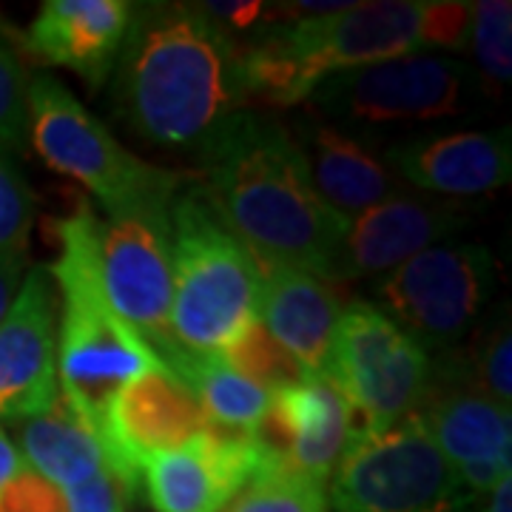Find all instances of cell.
<instances>
[{
  "instance_id": "33",
  "label": "cell",
  "mask_w": 512,
  "mask_h": 512,
  "mask_svg": "<svg viewBox=\"0 0 512 512\" xmlns=\"http://www.w3.org/2000/svg\"><path fill=\"white\" fill-rule=\"evenodd\" d=\"M23 276H26V256H0V322L12 308Z\"/></svg>"
},
{
  "instance_id": "7",
  "label": "cell",
  "mask_w": 512,
  "mask_h": 512,
  "mask_svg": "<svg viewBox=\"0 0 512 512\" xmlns=\"http://www.w3.org/2000/svg\"><path fill=\"white\" fill-rule=\"evenodd\" d=\"M328 379L373 436L413 416L433 390L430 350L373 302H350L333 333Z\"/></svg>"
},
{
  "instance_id": "31",
  "label": "cell",
  "mask_w": 512,
  "mask_h": 512,
  "mask_svg": "<svg viewBox=\"0 0 512 512\" xmlns=\"http://www.w3.org/2000/svg\"><path fill=\"white\" fill-rule=\"evenodd\" d=\"M0 512H66V498L26 467L0 490Z\"/></svg>"
},
{
  "instance_id": "1",
  "label": "cell",
  "mask_w": 512,
  "mask_h": 512,
  "mask_svg": "<svg viewBox=\"0 0 512 512\" xmlns=\"http://www.w3.org/2000/svg\"><path fill=\"white\" fill-rule=\"evenodd\" d=\"M248 103L239 35L222 29L200 3L131 6L114 66V109L134 134L197 154Z\"/></svg>"
},
{
  "instance_id": "10",
  "label": "cell",
  "mask_w": 512,
  "mask_h": 512,
  "mask_svg": "<svg viewBox=\"0 0 512 512\" xmlns=\"http://www.w3.org/2000/svg\"><path fill=\"white\" fill-rule=\"evenodd\" d=\"M495 282V259L484 245L447 239L373 279L370 291L379 311L430 350L450 348L476 328Z\"/></svg>"
},
{
  "instance_id": "35",
  "label": "cell",
  "mask_w": 512,
  "mask_h": 512,
  "mask_svg": "<svg viewBox=\"0 0 512 512\" xmlns=\"http://www.w3.org/2000/svg\"><path fill=\"white\" fill-rule=\"evenodd\" d=\"M484 512H512V476L498 481L490 490V501H487Z\"/></svg>"
},
{
  "instance_id": "15",
  "label": "cell",
  "mask_w": 512,
  "mask_h": 512,
  "mask_svg": "<svg viewBox=\"0 0 512 512\" xmlns=\"http://www.w3.org/2000/svg\"><path fill=\"white\" fill-rule=\"evenodd\" d=\"M57 399V291L52 271L35 265L0 322V424L35 419Z\"/></svg>"
},
{
  "instance_id": "13",
  "label": "cell",
  "mask_w": 512,
  "mask_h": 512,
  "mask_svg": "<svg viewBox=\"0 0 512 512\" xmlns=\"http://www.w3.org/2000/svg\"><path fill=\"white\" fill-rule=\"evenodd\" d=\"M137 470L154 512H222L251 478L274 467L251 433L211 427L183 447L143 458Z\"/></svg>"
},
{
  "instance_id": "27",
  "label": "cell",
  "mask_w": 512,
  "mask_h": 512,
  "mask_svg": "<svg viewBox=\"0 0 512 512\" xmlns=\"http://www.w3.org/2000/svg\"><path fill=\"white\" fill-rule=\"evenodd\" d=\"M467 46L476 66L487 80L507 86L512 77V3L510 0H481L470 3Z\"/></svg>"
},
{
  "instance_id": "23",
  "label": "cell",
  "mask_w": 512,
  "mask_h": 512,
  "mask_svg": "<svg viewBox=\"0 0 512 512\" xmlns=\"http://www.w3.org/2000/svg\"><path fill=\"white\" fill-rule=\"evenodd\" d=\"M160 362L191 390L202 416L217 430L251 433L271 407V393L225 365L220 356H197L168 348Z\"/></svg>"
},
{
  "instance_id": "26",
  "label": "cell",
  "mask_w": 512,
  "mask_h": 512,
  "mask_svg": "<svg viewBox=\"0 0 512 512\" xmlns=\"http://www.w3.org/2000/svg\"><path fill=\"white\" fill-rule=\"evenodd\" d=\"M23 37L0 18V146L12 154H23L29 146V80Z\"/></svg>"
},
{
  "instance_id": "6",
  "label": "cell",
  "mask_w": 512,
  "mask_h": 512,
  "mask_svg": "<svg viewBox=\"0 0 512 512\" xmlns=\"http://www.w3.org/2000/svg\"><path fill=\"white\" fill-rule=\"evenodd\" d=\"M29 143L55 171L83 185L106 217L174 197L180 177L140 160L114 140L92 111L60 80L35 74L29 80Z\"/></svg>"
},
{
  "instance_id": "17",
  "label": "cell",
  "mask_w": 512,
  "mask_h": 512,
  "mask_svg": "<svg viewBox=\"0 0 512 512\" xmlns=\"http://www.w3.org/2000/svg\"><path fill=\"white\" fill-rule=\"evenodd\" d=\"M208 430L211 424L191 390L163 367L123 387L111 404L103 444L111 467L140 484L143 458L183 447Z\"/></svg>"
},
{
  "instance_id": "9",
  "label": "cell",
  "mask_w": 512,
  "mask_h": 512,
  "mask_svg": "<svg viewBox=\"0 0 512 512\" xmlns=\"http://www.w3.org/2000/svg\"><path fill=\"white\" fill-rule=\"evenodd\" d=\"M470 495L416 413L362 433L328 481L333 512H458Z\"/></svg>"
},
{
  "instance_id": "18",
  "label": "cell",
  "mask_w": 512,
  "mask_h": 512,
  "mask_svg": "<svg viewBox=\"0 0 512 512\" xmlns=\"http://www.w3.org/2000/svg\"><path fill=\"white\" fill-rule=\"evenodd\" d=\"M416 419L470 493H490L512 476V413L473 387L421 404Z\"/></svg>"
},
{
  "instance_id": "32",
  "label": "cell",
  "mask_w": 512,
  "mask_h": 512,
  "mask_svg": "<svg viewBox=\"0 0 512 512\" xmlns=\"http://www.w3.org/2000/svg\"><path fill=\"white\" fill-rule=\"evenodd\" d=\"M200 6L220 23L222 29H228L231 35L251 32L256 26V20L265 15L262 3H200Z\"/></svg>"
},
{
  "instance_id": "28",
  "label": "cell",
  "mask_w": 512,
  "mask_h": 512,
  "mask_svg": "<svg viewBox=\"0 0 512 512\" xmlns=\"http://www.w3.org/2000/svg\"><path fill=\"white\" fill-rule=\"evenodd\" d=\"M35 225V194L20 157L0 146V256H26Z\"/></svg>"
},
{
  "instance_id": "30",
  "label": "cell",
  "mask_w": 512,
  "mask_h": 512,
  "mask_svg": "<svg viewBox=\"0 0 512 512\" xmlns=\"http://www.w3.org/2000/svg\"><path fill=\"white\" fill-rule=\"evenodd\" d=\"M137 487H140L137 481H131L120 470L106 464L86 484L63 493L66 512H128V504L137 493Z\"/></svg>"
},
{
  "instance_id": "24",
  "label": "cell",
  "mask_w": 512,
  "mask_h": 512,
  "mask_svg": "<svg viewBox=\"0 0 512 512\" xmlns=\"http://www.w3.org/2000/svg\"><path fill=\"white\" fill-rule=\"evenodd\" d=\"M220 359L225 365L234 367L237 373H242L245 379L265 387L268 393H276V390H285V387L311 379L291 353L265 330V325L259 319L222 350Z\"/></svg>"
},
{
  "instance_id": "22",
  "label": "cell",
  "mask_w": 512,
  "mask_h": 512,
  "mask_svg": "<svg viewBox=\"0 0 512 512\" xmlns=\"http://www.w3.org/2000/svg\"><path fill=\"white\" fill-rule=\"evenodd\" d=\"M12 427H15L12 441L23 464L60 493H69L74 487L86 484L106 464H111L100 433L89 421L80 419L77 410L63 396L46 413L18 421Z\"/></svg>"
},
{
  "instance_id": "29",
  "label": "cell",
  "mask_w": 512,
  "mask_h": 512,
  "mask_svg": "<svg viewBox=\"0 0 512 512\" xmlns=\"http://www.w3.org/2000/svg\"><path fill=\"white\" fill-rule=\"evenodd\" d=\"M473 390L490 396L498 404H512V333L507 319L504 325H495L490 336L481 342Z\"/></svg>"
},
{
  "instance_id": "5",
  "label": "cell",
  "mask_w": 512,
  "mask_h": 512,
  "mask_svg": "<svg viewBox=\"0 0 512 512\" xmlns=\"http://www.w3.org/2000/svg\"><path fill=\"white\" fill-rule=\"evenodd\" d=\"M168 220L171 348L220 356L259 319L262 268L200 185L180 183L168 205Z\"/></svg>"
},
{
  "instance_id": "4",
  "label": "cell",
  "mask_w": 512,
  "mask_h": 512,
  "mask_svg": "<svg viewBox=\"0 0 512 512\" xmlns=\"http://www.w3.org/2000/svg\"><path fill=\"white\" fill-rule=\"evenodd\" d=\"M100 217L92 205H80L57 225L60 256L52 279L57 299V384L60 396L77 416L89 421L103 439L109 410L123 387L163 370V362L111 308L100 262H97Z\"/></svg>"
},
{
  "instance_id": "8",
  "label": "cell",
  "mask_w": 512,
  "mask_h": 512,
  "mask_svg": "<svg viewBox=\"0 0 512 512\" xmlns=\"http://www.w3.org/2000/svg\"><path fill=\"white\" fill-rule=\"evenodd\" d=\"M481 77L473 63L441 52L402 55L322 80L305 100L316 117L345 123H430L476 109Z\"/></svg>"
},
{
  "instance_id": "12",
  "label": "cell",
  "mask_w": 512,
  "mask_h": 512,
  "mask_svg": "<svg viewBox=\"0 0 512 512\" xmlns=\"http://www.w3.org/2000/svg\"><path fill=\"white\" fill-rule=\"evenodd\" d=\"M470 220L473 208L461 200L399 191L348 222L330 271V285L390 274L407 259L464 231Z\"/></svg>"
},
{
  "instance_id": "14",
  "label": "cell",
  "mask_w": 512,
  "mask_h": 512,
  "mask_svg": "<svg viewBox=\"0 0 512 512\" xmlns=\"http://www.w3.org/2000/svg\"><path fill=\"white\" fill-rule=\"evenodd\" d=\"M276 470H291L328 487L348 447L362 436L342 393L322 376L271 393L265 419L251 430Z\"/></svg>"
},
{
  "instance_id": "34",
  "label": "cell",
  "mask_w": 512,
  "mask_h": 512,
  "mask_svg": "<svg viewBox=\"0 0 512 512\" xmlns=\"http://www.w3.org/2000/svg\"><path fill=\"white\" fill-rule=\"evenodd\" d=\"M23 470H26V464H23V458H20L15 441H12V433L0 424V490H3L9 481H15Z\"/></svg>"
},
{
  "instance_id": "16",
  "label": "cell",
  "mask_w": 512,
  "mask_h": 512,
  "mask_svg": "<svg viewBox=\"0 0 512 512\" xmlns=\"http://www.w3.org/2000/svg\"><path fill=\"white\" fill-rule=\"evenodd\" d=\"M387 165L430 197H484L510 183L512 131L504 126L493 131L421 134L387 148Z\"/></svg>"
},
{
  "instance_id": "3",
  "label": "cell",
  "mask_w": 512,
  "mask_h": 512,
  "mask_svg": "<svg viewBox=\"0 0 512 512\" xmlns=\"http://www.w3.org/2000/svg\"><path fill=\"white\" fill-rule=\"evenodd\" d=\"M470 3L376 0L339 12L262 23L239 37L248 100L305 103L333 74L402 55L467 49Z\"/></svg>"
},
{
  "instance_id": "25",
  "label": "cell",
  "mask_w": 512,
  "mask_h": 512,
  "mask_svg": "<svg viewBox=\"0 0 512 512\" xmlns=\"http://www.w3.org/2000/svg\"><path fill=\"white\" fill-rule=\"evenodd\" d=\"M222 512H328V487L274 467L251 478Z\"/></svg>"
},
{
  "instance_id": "11",
  "label": "cell",
  "mask_w": 512,
  "mask_h": 512,
  "mask_svg": "<svg viewBox=\"0 0 512 512\" xmlns=\"http://www.w3.org/2000/svg\"><path fill=\"white\" fill-rule=\"evenodd\" d=\"M171 200L106 217L97 228L100 279L114 313L148 348H171Z\"/></svg>"
},
{
  "instance_id": "20",
  "label": "cell",
  "mask_w": 512,
  "mask_h": 512,
  "mask_svg": "<svg viewBox=\"0 0 512 512\" xmlns=\"http://www.w3.org/2000/svg\"><path fill=\"white\" fill-rule=\"evenodd\" d=\"M259 268H262L259 322L302 365L308 376H322L345 305L339 302L333 285L319 276L285 265H259Z\"/></svg>"
},
{
  "instance_id": "2",
  "label": "cell",
  "mask_w": 512,
  "mask_h": 512,
  "mask_svg": "<svg viewBox=\"0 0 512 512\" xmlns=\"http://www.w3.org/2000/svg\"><path fill=\"white\" fill-rule=\"evenodd\" d=\"M208 202L259 265L330 282L348 222L316 194L308 163L268 111L242 109L197 151Z\"/></svg>"
},
{
  "instance_id": "19",
  "label": "cell",
  "mask_w": 512,
  "mask_h": 512,
  "mask_svg": "<svg viewBox=\"0 0 512 512\" xmlns=\"http://www.w3.org/2000/svg\"><path fill=\"white\" fill-rule=\"evenodd\" d=\"M131 6V0H46L23 35V49L83 77L97 92L114 74Z\"/></svg>"
},
{
  "instance_id": "21",
  "label": "cell",
  "mask_w": 512,
  "mask_h": 512,
  "mask_svg": "<svg viewBox=\"0 0 512 512\" xmlns=\"http://www.w3.org/2000/svg\"><path fill=\"white\" fill-rule=\"evenodd\" d=\"M293 140L308 163L316 194L345 220L365 214L402 191L390 165L382 163L365 143L325 123L322 117L302 120L299 137L293 134Z\"/></svg>"
}]
</instances>
